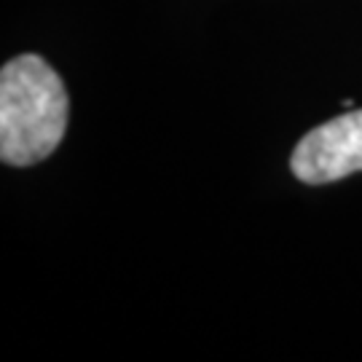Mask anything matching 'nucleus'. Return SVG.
<instances>
[{
	"label": "nucleus",
	"instance_id": "f257e3e1",
	"mask_svg": "<svg viewBox=\"0 0 362 362\" xmlns=\"http://www.w3.org/2000/svg\"><path fill=\"white\" fill-rule=\"evenodd\" d=\"M67 89L38 54H22L0 70V158L30 167L57 151L67 129Z\"/></svg>",
	"mask_w": 362,
	"mask_h": 362
},
{
	"label": "nucleus",
	"instance_id": "f03ea898",
	"mask_svg": "<svg viewBox=\"0 0 362 362\" xmlns=\"http://www.w3.org/2000/svg\"><path fill=\"white\" fill-rule=\"evenodd\" d=\"M290 169L306 185H325L362 172V110L336 116L303 134L290 156Z\"/></svg>",
	"mask_w": 362,
	"mask_h": 362
}]
</instances>
